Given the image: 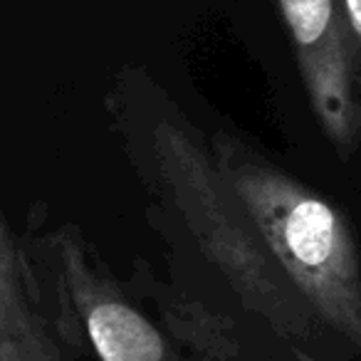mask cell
Here are the masks:
<instances>
[{
    "mask_svg": "<svg viewBox=\"0 0 361 361\" xmlns=\"http://www.w3.org/2000/svg\"><path fill=\"white\" fill-rule=\"evenodd\" d=\"M208 136L218 171L292 292L326 334L361 354V245L346 213L240 131Z\"/></svg>",
    "mask_w": 361,
    "mask_h": 361,
    "instance_id": "7a4b0ae2",
    "label": "cell"
},
{
    "mask_svg": "<svg viewBox=\"0 0 361 361\" xmlns=\"http://www.w3.org/2000/svg\"><path fill=\"white\" fill-rule=\"evenodd\" d=\"M297 75L324 139L344 161L361 151V75L339 0H275Z\"/></svg>",
    "mask_w": 361,
    "mask_h": 361,
    "instance_id": "277c9868",
    "label": "cell"
},
{
    "mask_svg": "<svg viewBox=\"0 0 361 361\" xmlns=\"http://www.w3.org/2000/svg\"><path fill=\"white\" fill-rule=\"evenodd\" d=\"M341 13H344L346 30H349L351 52H354L356 67L361 75V0H339Z\"/></svg>",
    "mask_w": 361,
    "mask_h": 361,
    "instance_id": "52a82bcc",
    "label": "cell"
},
{
    "mask_svg": "<svg viewBox=\"0 0 361 361\" xmlns=\"http://www.w3.org/2000/svg\"><path fill=\"white\" fill-rule=\"evenodd\" d=\"M0 361H67L20 233L6 216L0 221Z\"/></svg>",
    "mask_w": 361,
    "mask_h": 361,
    "instance_id": "5b68a950",
    "label": "cell"
},
{
    "mask_svg": "<svg viewBox=\"0 0 361 361\" xmlns=\"http://www.w3.org/2000/svg\"><path fill=\"white\" fill-rule=\"evenodd\" d=\"M126 287L156 307L166 331L203 361H247L235 322L176 282L161 280L146 260H134Z\"/></svg>",
    "mask_w": 361,
    "mask_h": 361,
    "instance_id": "8992f818",
    "label": "cell"
},
{
    "mask_svg": "<svg viewBox=\"0 0 361 361\" xmlns=\"http://www.w3.org/2000/svg\"><path fill=\"white\" fill-rule=\"evenodd\" d=\"M20 243L42 307L65 344L87 346L99 361H178L169 336L146 314L72 221L47 226V206L27 211Z\"/></svg>",
    "mask_w": 361,
    "mask_h": 361,
    "instance_id": "3957f363",
    "label": "cell"
},
{
    "mask_svg": "<svg viewBox=\"0 0 361 361\" xmlns=\"http://www.w3.org/2000/svg\"><path fill=\"white\" fill-rule=\"evenodd\" d=\"M104 109L149 201V221L198 257L292 361H319L326 331L292 292L216 164L211 136L144 70L121 67Z\"/></svg>",
    "mask_w": 361,
    "mask_h": 361,
    "instance_id": "6da1fadb",
    "label": "cell"
}]
</instances>
